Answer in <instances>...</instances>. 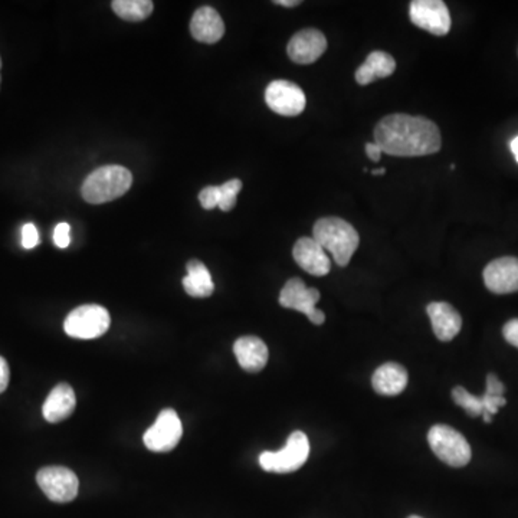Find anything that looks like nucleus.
Wrapping results in <instances>:
<instances>
[{
  "instance_id": "obj_1",
  "label": "nucleus",
  "mask_w": 518,
  "mask_h": 518,
  "mask_svg": "<svg viewBox=\"0 0 518 518\" xmlns=\"http://www.w3.org/2000/svg\"><path fill=\"white\" fill-rule=\"evenodd\" d=\"M374 143L386 155L396 157H420L441 150L439 128L427 117L391 114L374 128Z\"/></svg>"
},
{
  "instance_id": "obj_2",
  "label": "nucleus",
  "mask_w": 518,
  "mask_h": 518,
  "mask_svg": "<svg viewBox=\"0 0 518 518\" xmlns=\"http://www.w3.org/2000/svg\"><path fill=\"white\" fill-rule=\"evenodd\" d=\"M313 238L323 250H328L339 267H347L359 248V233L344 219L328 216L318 219L313 228Z\"/></svg>"
},
{
  "instance_id": "obj_3",
  "label": "nucleus",
  "mask_w": 518,
  "mask_h": 518,
  "mask_svg": "<svg viewBox=\"0 0 518 518\" xmlns=\"http://www.w3.org/2000/svg\"><path fill=\"white\" fill-rule=\"evenodd\" d=\"M133 184L131 172L126 167L103 166L92 172L84 184H82L81 193L85 202L92 205H101L107 202L114 201L127 193Z\"/></svg>"
},
{
  "instance_id": "obj_4",
  "label": "nucleus",
  "mask_w": 518,
  "mask_h": 518,
  "mask_svg": "<svg viewBox=\"0 0 518 518\" xmlns=\"http://www.w3.org/2000/svg\"><path fill=\"white\" fill-rule=\"evenodd\" d=\"M430 449L438 458L454 468L466 466L471 461V447L464 435L448 425H435L428 434Z\"/></svg>"
},
{
  "instance_id": "obj_5",
  "label": "nucleus",
  "mask_w": 518,
  "mask_h": 518,
  "mask_svg": "<svg viewBox=\"0 0 518 518\" xmlns=\"http://www.w3.org/2000/svg\"><path fill=\"white\" fill-rule=\"evenodd\" d=\"M310 455V442L307 435L297 430L287 441L286 448L278 452H262L259 464L268 473L288 474L306 464Z\"/></svg>"
},
{
  "instance_id": "obj_6",
  "label": "nucleus",
  "mask_w": 518,
  "mask_h": 518,
  "mask_svg": "<svg viewBox=\"0 0 518 518\" xmlns=\"http://www.w3.org/2000/svg\"><path fill=\"white\" fill-rule=\"evenodd\" d=\"M108 311L96 304L81 306L68 314L65 318L64 330L70 337L80 340H92L106 334L108 330Z\"/></svg>"
},
{
  "instance_id": "obj_7",
  "label": "nucleus",
  "mask_w": 518,
  "mask_h": 518,
  "mask_svg": "<svg viewBox=\"0 0 518 518\" xmlns=\"http://www.w3.org/2000/svg\"><path fill=\"white\" fill-rule=\"evenodd\" d=\"M318 301L320 291L317 288H307L300 278L287 281L279 294V304L282 307L306 314L308 320L316 325H325V314L316 308Z\"/></svg>"
},
{
  "instance_id": "obj_8",
  "label": "nucleus",
  "mask_w": 518,
  "mask_h": 518,
  "mask_svg": "<svg viewBox=\"0 0 518 518\" xmlns=\"http://www.w3.org/2000/svg\"><path fill=\"white\" fill-rule=\"evenodd\" d=\"M36 481L46 497L61 504L75 500L80 490L78 476L74 471L65 466H45L39 469Z\"/></svg>"
},
{
  "instance_id": "obj_9",
  "label": "nucleus",
  "mask_w": 518,
  "mask_h": 518,
  "mask_svg": "<svg viewBox=\"0 0 518 518\" xmlns=\"http://www.w3.org/2000/svg\"><path fill=\"white\" fill-rule=\"evenodd\" d=\"M184 435V427L176 410H165L157 416L152 428L146 430L143 441L153 452H169L176 448Z\"/></svg>"
},
{
  "instance_id": "obj_10",
  "label": "nucleus",
  "mask_w": 518,
  "mask_h": 518,
  "mask_svg": "<svg viewBox=\"0 0 518 518\" xmlns=\"http://www.w3.org/2000/svg\"><path fill=\"white\" fill-rule=\"evenodd\" d=\"M410 16L413 25L432 35L444 36L451 29V14L442 0H413Z\"/></svg>"
},
{
  "instance_id": "obj_11",
  "label": "nucleus",
  "mask_w": 518,
  "mask_h": 518,
  "mask_svg": "<svg viewBox=\"0 0 518 518\" xmlns=\"http://www.w3.org/2000/svg\"><path fill=\"white\" fill-rule=\"evenodd\" d=\"M265 103L279 116H300L307 106V99L298 85L286 80H277L265 89Z\"/></svg>"
},
{
  "instance_id": "obj_12",
  "label": "nucleus",
  "mask_w": 518,
  "mask_h": 518,
  "mask_svg": "<svg viewBox=\"0 0 518 518\" xmlns=\"http://www.w3.org/2000/svg\"><path fill=\"white\" fill-rule=\"evenodd\" d=\"M327 50V39L318 29H303L291 38L287 46L289 60L296 64H313Z\"/></svg>"
},
{
  "instance_id": "obj_13",
  "label": "nucleus",
  "mask_w": 518,
  "mask_h": 518,
  "mask_svg": "<svg viewBox=\"0 0 518 518\" xmlns=\"http://www.w3.org/2000/svg\"><path fill=\"white\" fill-rule=\"evenodd\" d=\"M484 282L494 294H512L518 291V258L494 259L484 269Z\"/></svg>"
},
{
  "instance_id": "obj_14",
  "label": "nucleus",
  "mask_w": 518,
  "mask_h": 518,
  "mask_svg": "<svg viewBox=\"0 0 518 518\" xmlns=\"http://www.w3.org/2000/svg\"><path fill=\"white\" fill-rule=\"evenodd\" d=\"M293 257L304 271L314 277L327 276L332 261L320 243L313 237L300 238L294 245Z\"/></svg>"
},
{
  "instance_id": "obj_15",
  "label": "nucleus",
  "mask_w": 518,
  "mask_h": 518,
  "mask_svg": "<svg viewBox=\"0 0 518 518\" xmlns=\"http://www.w3.org/2000/svg\"><path fill=\"white\" fill-rule=\"evenodd\" d=\"M452 399L469 416H473V418L483 416L484 422L486 423H490L493 415L498 412L501 406L507 403V399L504 396L494 395L491 391H485V393L478 398V396L471 395L466 389L461 388V386H457L452 391Z\"/></svg>"
},
{
  "instance_id": "obj_16",
  "label": "nucleus",
  "mask_w": 518,
  "mask_h": 518,
  "mask_svg": "<svg viewBox=\"0 0 518 518\" xmlns=\"http://www.w3.org/2000/svg\"><path fill=\"white\" fill-rule=\"evenodd\" d=\"M191 33L199 42L216 43L225 35V24L213 7H199L191 21Z\"/></svg>"
},
{
  "instance_id": "obj_17",
  "label": "nucleus",
  "mask_w": 518,
  "mask_h": 518,
  "mask_svg": "<svg viewBox=\"0 0 518 518\" xmlns=\"http://www.w3.org/2000/svg\"><path fill=\"white\" fill-rule=\"evenodd\" d=\"M233 353L243 371L250 373L261 372L268 362V347L255 335L240 337L233 344Z\"/></svg>"
},
{
  "instance_id": "obj_18",
  "label": "nucleus",
  "mask_w": 518,
  "mask_h": 518,
  "mask_svg": "<svg viewBox=\"0 0 518 518\" xmlns=\"http://www.w3.org/2000/svg\"><path fill=\"white\" fill-rule=\"evenodd\" d=\"M435 335L441 342H451L461 332V314L448 303H430L427 307Z\"/></svg>"
},
{
  "instance_id": "obj_19",
  "label": "nucleus",
  "mask_w": 518,
  "mask_h": 518,
  "mask_svg": "<svg viewBox=\"0 0 518 518\" xmlns=\"http://www.w3.org/2000/svg\"><path fill=\"white\" fill-rule=\"evenodd\" d=\"M77 406V396L70 384L61 383L51 391L43 403V418L50 423L62 422L72 415Z\"/></svg>"
},
{
  "instance_id": "obj_20",
  "label": "nucleus",
  "mask_w": 518,
  "mask_h": 518,
  "mask_svg": "<svg viewBox=\"0 0 518 518\" xmlns=\"http://www.w3.org/2000/svg\"><path fill=\"white\" fill-rule=\"evenodd\" d=\"M372 384L379 395H400L408 384V372L398 363L381 364L378 371L374 372Z\"/></svg>"
},
{
  "instance_id": "obj_21",
  "label": "nucleus",
  "mask_w": 518,
  "mask_h": 518,
  "mask_svg": "<svg viewBox=\"0 0 518 518\" xmlns=\"http://www.w3.org/2000/svg\"><path fill=\"white\" fill-rule=\"evenodd\" d=\"M396 70L395 58L383 51H374L356 71L357 84L369 85L381 78L391 77Z\"/></svg>"
},
{
  "instance_id": "obj_22",
  "label": "nucleus",
  "mask_w": 518,
  "mask_h": 518,
  "mask_svg": "<svg viewBox=\"0 0 518 518\" xmlns=\"http://www.w3.org/2000/svg\"><path fill=\"white\" fill-rule=\"evenodd\" d=\"M187 276L184 278V287L186 293L194 298H206L213 294L215 284L212 279L211 272L198 259L187 262Z\"/></svg>"
},
{
  "instance_id": "obj_23",
  "label": "nucleus",
  "mask_w": 518,
  "mask_h": 518,
  "mask_svg": "<svg viewBox=\"0 0 518 518\" xmlns=\"http://www.w3.org/2000/svg\"><path fill=\"white\" fill-rule=\"evenodd\" d=\"M111 6L121 19L128 22L145 21L153 12L150 0H116Z\"/></svg>"
},
{
  "instance_id": "obj_24",
  "label": "nucleus",
  "mask_w": 518,
  "mask_h": 518,
  "mask_svg": "<svg viewBox=\"0 0 518 518\" xmlns=\"http://www.w3.org/2000/svg\"><path fill=\"white\" fill-rule=\"evenodd\" d=\"M219 187L218 208L221 211H232L237 205V196L242 191V182L240 179H232L221 184Z\"/></svg>"
},
{
  "instance_id": "obj_25",
  "label": "nucleus",
  "mask_w": 518,
  "mask_h": 518,
  "mask_svg": "<svg viewBox=\"0 0 518 518\" xmlns=\"http://www.w3.org/2000/svg\"><path fill=\"white\" fill-rule=\"evenodd\" d=\"M199 201H201L202 208L211 209L216 208L219 203V187L208 186L199 193Z\"/></svg>"
},
{
  "instance_id": "obj_26",
  "label": "nucleus",
  "mask_w": 518,
  "mask_h": 518,
  "mask_svg": "<svg viewBox=\"0 0 518 518\" xmlns=\"http://www.w3.org/2000/svg\"><path fill=\"white\" fill-rule=\"evenodd\" d=\"M39 243V233L33 223H25L22 228V247L33 250Z\"/></svg>"
},
{
  "instance_id": "obj_27",
  "label": "nucleus",
  "mask_w": 518,
  "mask_h": 518,
  "mask_svg": "<svg viewBox=\"0 0 518 518\" xmlns=\"http://www.w3.org/2000/svg\"><path fill=\"white\" fill-rule=\"evenodd\" d=\"M70 231L71 226L65 222L58 223L57 228L53 231V243H55L58 248H61V250H65V248L70 247Z\"/></svg>"
},
{
  "instance_id": "obj_28",
  "label": "nucleus",
  "mask_w": 518,
  "mask_h": 518,
  "mask_svg": "<svg viewBox=\"0 0 518 518\" xmlns=\"http://www.w3.org/2000/svg\"><path fill=\"white\" fill-rule=\"evenodd\" d=\"M503 335L510 344L514 345L518 349V318L508 321L507 325L503 328Z\"/></svg>"
},
{
  "instance_id": "obj_29",
  "label": "nucleus",
  "mask_w": 518,
  "mask_h": 518,
  "mask_svg": "<svg viewBox=\"0 0 518 518\" xmlns=\"http://www.w3.org/2000/svg\"><path fill=\"white\" fill-rule=\"evenodd\" d=\"M9 378H11V372H9L7 362L4 357H0V393H4L6 391Z\"/></svg>"
},
{
  "instance_id": "obj_30",
  "label": "nucleus",
  "mask_w": 518,
  "mask_h": 518,
  "mask_svg": "<svg viewBox=\"0 0 518 518\" xmlns=\"http://www.w3.org/2000/svg\"><path fill=\"white\" fill-rule=\"evenodd\" d=\"M381 153H383V150H381V147L378 145V143H367L366 155L367 157L372 160V162H381Z\"/></svg>"
},
{
  "instance_id": "obj_31",
  "label": "nucleus",
  "mask_w": 518,
  "mask_h": 518,
  "mask_svg": "<svg viewBox=\"0 0 518 518\" xmlns=\"http://www.w3.org/2000/svg\"><path fill=\"white\" fill-rule=\"evenodd\" d=\"M277 5L279 6L294 7L301 4L300 0H277Z\"/></svg>"
},
{
  "instance_id": "obj_32",
  "label": "nucleus",
  "mask_w": 518,
  "mask_h": 518,
  "mask_svg": "<svg viewBox=\"0 0 518 518\" xmlns=\"http://www.w3.org/2000/svg\"><path fill=\"white\" fill-rule=\"evenodd\" d=\"M510 148H512L513 155H514L515 160H517L518 163V136L510 143Z\"/></svg>"
},
{
  "instance_id": "obj_33",
  "label": "nucleus",
  "mask_w": 518,
  "mask_h": 518,
  "mask_svg": "<svg viewBox=\"0 0 518 518\" xmlns=\"http://www.w3.org/2000/svg\"><path fill=\"white\" fill-rule=\"evenodd\" d=\"M384 173H386V169H384V167H381V169L372 170V174H373V176H381Z\"/></svg>"
},
{
  "instance_id": "obj_34",
  "label": "nucleus",
  "mask_w": 518,
  "mask_h": 518,
  "mask_svg": "<svg viewBox=\"0 0 518 518\" xmlns=\"http://www.w3.org/2000/svg\"><path fill=\"white\" fill-rule=\"evenodd\" d=\"M410 518H422V517H419V515H410Z\"/></svg>"
},
{
  "instance_id": "obj_35",
  "label": "nucleus",
  "mask_w": 518,
  "mask_h": 518,
  "mask_svg": "<svg viewBox=\"0 0 518 518\" xmlns=\"http://www.w3.org/2000/svg\"><path fill=\"white\" fill-rule=\"evenodd\" d=\"M0 68H2V60H0ZM0 81H2V78H0Z\"/></svg>"
}]
</instances>
